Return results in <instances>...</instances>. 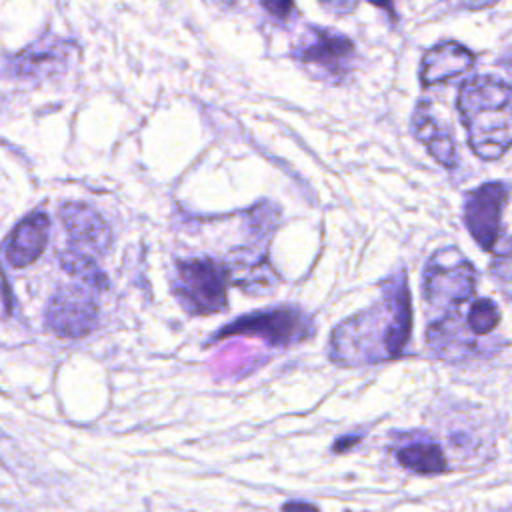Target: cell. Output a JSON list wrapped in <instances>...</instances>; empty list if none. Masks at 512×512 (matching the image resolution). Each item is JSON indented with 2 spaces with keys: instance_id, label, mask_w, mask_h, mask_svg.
I'll return each mask as SVG.
<instances>
[{
  "instance_id": "obj_26",
  "label": "cell",
  "mask_w": 512,
  "mask_h": 512,
  "mask_svg": "<svg viewBox=\"0 0 512 512\" xmlns=\"http://www.w3.org/2000/svg\"><path fill=\"white\" fill-rule=\"evenodd\" d=\"M498 64L512 76V50H508V52L498 60Z\"/></svg>"
},
{
  "instance_id": "obj_7",
  "label": "cell",
  "mask_w": 512,
  "mask_h": 512,
  "mask_svg": "<svg viewBox=\"0 0 512 512\" xmlns=\"http://www.w3.org/2000/svg\"><path fill=\"white\" fill-rule=\"evenodd\" d=\"M510 186L506 182H484L464 198V224L476 244L486 250H498L502 236V210L508 202Z\"/></svg>"
},
{
  "instance_id": "obj_27",
  "label": "cell",
  "mask_w": 512,
  "mask_h": 512,
  "mask_svg": "<svg viewBox=\"0 0 512 512\" xmlns=\"http://www.w3.org/2000/svg\"><path fill=\"white\" fill-rule=\"evenodd\" d=\"M214 2H218V4H230V2H234V0H214Z\"/></svg>"
},
{
  "instance_id": "obj_20",
  "label": "cell",
  "mask_w": 512,
  "mask_h": 512,
  "mask_svg": "<svg viewBox=\"0 0 512 512\" xmlns=\"http://www.w3.org/2000/svg\"><path fill=\"white\" fill-rule=\"evenodd\" d=\"M262 8L274 18V20H288L294 12V0H260Z\"/></svg>"
},
{
  "instance_id": "obj_12",
  "label": "cell",
  "mask_w": 512,
  "mask_h": 512,
  "mask_svg": "<svg viewBox=\"0 0 512 512\" xmlns=\"http://www.w3.org/2000/svg\"><path fill=\"white\" fill-rule=\"evenodd\" d=\"M476 56L464 44L446 40L428 48L422 56L420 82L424 88L446 84L460 76H466L474 68Z\"/></svg>"
},
{
  "instance_id": "obj_5",
  "label": "cell",
  "mask_w": 512,
  "mask_h": 512,
  "mask_svg": "<svg viewBox=\"0 0 512 512\" xmlns=\"http://www.w3.org/2000/svg\"><path fill=\"white\" fill-rule=\"evenodd\" d=\"M314 320L302 308L292 304L270 306L264 310H256L252 314H244L230 324H226L214 340L228 336H258L264 338L270 346H294L306 342L314 336Z\"/></svg>"
},
{
  "instance_id": "obj_25",
  "label": "cell",
  "mask_w": 512,
  "mask_h": 512,
  "mask_svg": "<svg viewBox=\"0 0 512 512\" xmlns=\"http://www.w3.org/2000/svg\"><path fill=\"white\" fill-rule=\"evenodd\" d=\"M366 2H370V4H374V6H378V8H382V10L386 12V16L390 18V22L396 26L398 14H396V8H394V0H366Z\"/></svg>"
},
{
  "instance_id": "obj_23",
  "label": "cell",
  "mask_w": 512,
  "mask_h": 512,
  "mask_svg": "<svg viewBox=\"0 0 512 512\" xmlns=\"http://www.w3.org/2000/svg\"><path fill=\"white\" fill-rule=\"evenodd\" d=\"M362 438H364V434L362 432H354V434H346V436H340L336 442H334V452H346V450H350L352 446H356V444H360L362 442Z\"/></svg>"
},
{
  "instance_id": "obj_22",
  "label": "cell",
  "mask_w": 512,
  "mask_h": 512,
  "mask_svg": "<svg viewBox=\"0 0 512 512\" xmlns=\"http://www.w3.org/2000/svg\"><path fill=\"white\" fill-rule=\"evenodd\" d=\"M320 4H322L330 14L346 16V14H350V12L356 10L358 0H320Z\"/></svg>"
},
{
  "instance_id": "obj_17",
  "label": "cell",
  "mask_w": 512,
  "mask_h": 512,
  "mask_svg": "<svg viewBox=\"0 0 512 512\" xmlns=\"http://www.w3.org/2000/svg\"><path fill=\"white\" fill-rule=\"evenodd\" d=\"M60 266L66 270L70 276L80 278L84 284L96 290H106L108 288V276L104 270L94 262L92 256L68 248L64 254H60Z\"/></svg>"
},
{
  "instance_id": "obj_28",
  "label": "cell",
  "mask_w": 512,
  "mask_h": 512,
  "mask_svg": "<svg viewBox=\"0 0 512 512\" xmlns=\"http://www.w3.org/2000/svg\"><path fill=\"white\" fill-rule=\"evenodd\" d=\"M508 512H512V508H510V510H508Z\"/></svg>"
},
{
  "instance_id": "obj_14",
  "label": "cell",
  "mask_w": 512,
  "mask_h": 512,
  "mask_svg": "<svg viewBox=\"0 0 512 512\" xmlns=\"http://www.w3.org/2000/svg\"><path fill=\"white\" fill-rule=\"evenodd\" d=\"M50 230V218L44 212H34L22 218L14 230L10 232L4 248L6 260L14 268H24L34 264L48 242V232Z\"/></svg>"
},
{
  "instance_id": "obj_8",
  "label": "cell",
  "mask_w": 512,
  "mask_h": 512,
  "mask_svg": "<svg viewBox=\"0 0 512 512\" xmlns=\"http://www.w3.org/2000/svg\"><path fill=\"white\" fill-rule=\"evenodd\" d=\"M80 58V46L68 38L44 36L14 54L6 68L20 80H46L68 72Z\"/></svg>"
},
{
  "instance_id": "obj_1",
  "label": "cell",
  "mask_w": 512,
  "mask_h": 512,
  "mask_svg": "<svg viewBox=\"0 0 512 512\" xmlns=\"http://www.w3.org/2000/svg\"><path fill=\"white\" fill-rule=\"evenodd\" d=\"M380 298L342 320L330 334V360L344 368L388 362L404 354L412 334V302L406 272L380 286Z\"/></svg>"
},
{
  "instance_id": "obj_3",
  "label": "cell",
  "mask_w": 512,
  "mask_h": 512,
  "mask_svg": "<svg viewBox=\"0 0 512 512\" xmlns=\"http://www.w3.org/2000/svg\"><path fill=\"white\" fill-rule=\"evenodd\" d=\"M476 268L454 246L436 250L422 274V296L434 312L448 314L470 302L476 292Z\"/></svg>"
},
{
  "instance_id": "obj_10",
  "label": "cell",
  "mask_w": 512,
  "mask_h": 512,
  "mask_svg": "<svg viewBox=\"0 0 512 512\" xmlns=\"http://www.w3.org/2000/svg\"><path fill=\"white\" fill-rule=\"evenodd\" d=\"M426 342L432 354L446 362H462L466 358L492 354V350L484 346L486 342L476 340V336L466 328L460 308L438 316V320H434L426 330Z\"/></svg>"
},
{
  "instance_id": "obj_11",
  "label": "cell",
  "mask_w": 512,
  "mask_h": 512,
  "mask_svg": "<svg viewBox=\"0 0 512 512\" xmlns=\"http://www.w3.org/2000/svg\"><path fill=\"white\" fill-rule=\"evenodd\" d=\"M60 220L66 228L70 248L88 256H100L108 250L112 234L106 220L84 202H66L60 206Z\"/></svg>"
},
{
  "instance_id": "obj_6",
  "label": "cell",
  "mask_w": 512,
  "mask_h": 512,
  "mask_svg": "<svg viewBox=\"0 0 512 512\" xmlns=\"http://www.w3.org/2000/svg\"><path fill=\"white\" fill-rule=\"evenodd\" d=\"M292 56L314 78L340 82L348 76L356 50L348 36L330 28L310 26L294 46Z\"/></svg>"
},
{
  "instance_id": "obj_24",
  "label": "cell",
  "mask_w": 512,
  "mask_h": 512,
  "mask_svg": "<svg viewBox=\"0 0 512 512\" xmlns=\"http://www.w3.org/2000/svg\"><path fill=\"white\" fill-rule=\"evenodd\" d=\"M282 512H320L316 504L304 502V500H290L282 506Z\"/></svg>"
},
{
  "instance_id": "obj_16",
  "label": "cell",
  "mask_w": 512,
  "mask_h": 512,
  "mask_svg": "<svg viewBox=\"0 0 512 512\" xmlns=\"http://www.w3.org/2000/svg\"><path fill=\"white\" fill-rule=\"evenodd\" d=\"M396 460L402 468L414 472V474H424V476H434V474H444L448 470V460L436 442H412L396 450Z\"/></svg>"
},
{
  "instance_id": "obj_13",
  "label": "cell",
  "mask_w": 512,
  "mask_h": 512,
  "mask_svg": "<svg viewBox=\"0 0 512 512\" xmlns=\"http://www.w3.org/2000/svg\"><path fill=\"white\" fill-rule=\"evenodd\" d=\"M412 130L418 142H422L428 154L444 168L452 170L458 164L456 142L446 122H442L434 110L430 100H420L414 116H412Z\"/></svg>"
},
{
  "instance_id": "obj_15",
  "label": "cell",
  "mask_w": 512,
  "mask_h": 512,
  "mask_svg": "<svg viewBox=\"0 0 512 512\" xmlns=\"http://www.w3.org/2000/svg\"><path fill=\"white\" fill-rule=\"evenodd\" d=\"M230 270V284L238 286L242 292L252 294V296H262L272 292L280 278L270 266L266 254L264 256H254V254H244L238 252L226 264Z\"/></svg>"
},
{
  "instance_id": "obj_18",
  "label": "cell",
  "mask_w": 512,
  "mask_h": 512,
  "mask_svg": "<svg viewBox=\"0 0 512 512\" xmlns=\"http://www.w3.org/2000/svg\"><path fill=\"white\" fill-rule=\"evenodd\" d=\"M466 328L476 336H488L500 324V308L490 298H476L464 314Z\"/></svg>"
},
{
  "instance_id": "obj_2",
  "label": "cell",
  "mask_w": 512,
  "mask_h": 512,
  "mask_svg": "<svg viewBox=\"0 0 512 512\" xmlns=\"http://www.w3.org/2000/svg\"><path fill=\"white\" fill-rule=\"evenodd\" d=\"M456 108L468 146L482 160L512 148V86L494 76H474L460 86Z\"/></svg>"
},
{
  "instance_id": "obj_21",
  "label": "cell",
  "mask_w": 512,
  "mask_h": 512,
  "mask_svg": "<svg viewBox=\"0 0 512 512\" xmlns=\"http://www.w3.org/2000/svg\"><path fill=\"white\" fill-rule=\"evenodd\" d=\"M446 6L450 10H468V12H478V10H484V8H490L494 4H498V0H444Z\"/></svg>"
},
{
  "instance_id": "obj_9",
  "label": "cell",
  "mask_w": 512,
  "mask_h": 512,
  "mask_svg": "<svg viewBox=\"0 0 512 512\" xmlns=\"http://www.w3.org/2000/svg\"><path fill=\"white\" fill-rule=\"evenodd\" d=\"M96 322L98 306L84 286H60L46 306V326L60 338H84L96 328Z\"/></svg>"
},
{
  "instance_id": "obj_4",
  "label": "cell",
  "mask_w": 512,
  "mask_h": 512,
  "mask_svg": "<svg viewBox=\"0 0 512 512\" xmlns=\"http://www.w3.org/2000/svg\"><path fill=\"white\" fill-rule=\"evenodd\" d=\"M230 270L214 258H188L176 262L174 294L190 314H216L228 306Z\"/></svg>"
},
{
  "instance_id": "obj_19",
  "label": "cell",
  "mask_w": 512,
  "mask_h": 512,
  "mask_svg": "<svg viewBox=\"0 0 512 512\" xmlns=\"http://www.w3.org/2000/svg\"><path fill=\"white\" fill-rule=\"evenodd\" d=\"M490 274L504 292L512 300V248L496 254V258L490 264Z\"/></svg>"
}]
</instances>
